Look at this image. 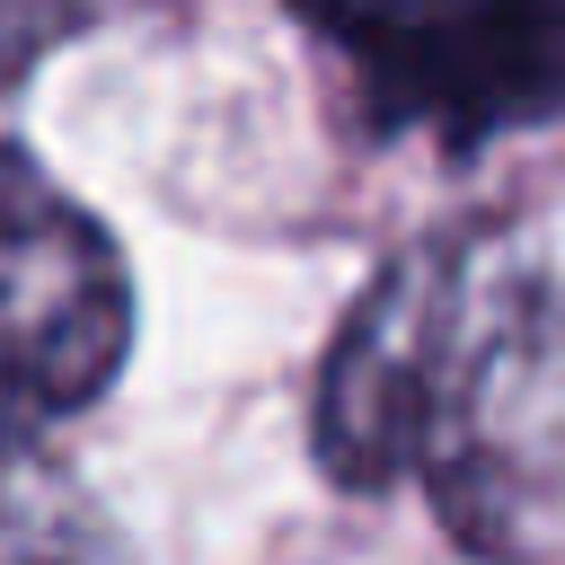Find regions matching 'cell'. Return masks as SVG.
Instances as JSON below:
<instances>
[{
    "instance_id": "1",
    "label": "cell",
    "mask_w": 565,
    "mask_h": 565,
    "mask_svg": "<svg viewBox=\"0 0 565 565\" xmlns=\"http://www.w3.org/2000/svg\"><path fill=\"white\" fill-rule=\"evenodd\" d=\"M406 477L486 565H547L565 547V291L539 256L441 238Z\"/></svg>"
},
{
    "instance_id": "2",
    "label": "cell",
    "mask_w": 565,
    "mask_h": 565,
    "mask_svg": "<svg viewBox=\"0 0 565 565\" xmlns=\"http://www.w3.org/2000/svg\"><path fill=\"white\" fill-rule=\"evenodd\" d=\"M132 353V274L35 150L0 141V459L88 415Z\"/></svg>"
},
{
    "instance_id": "3",
    "label": "cell",
    "mask_w": 565,
    "mask_h": 565,
    "mask_svg": "<svg viewBox=\"0 0 565 565\" xmlns=\"http://www.w3.org/2000/svg\"><path fill=\"white\" fill-rule=\"evenodd\" d=\"M380 124L486 141L565 106V44L539 0H291Z\"/></svg>"
},
{
    "instance_id": "4",
    "label": "cell",
    "mask_w": 565,
    "mask_h": 565,
    "mask_svg": "<svg viewBox=\"0 0 565 565\" xmlns=\"http://www.w3.org/2000/svg\"><path fill=\"white\" fill-rule=\"evenodd\" d=\"M433 274H441V238L388 256L371 274V291L344 309V327H335V344L318 362L309 441H318V468L344 494H380L415 459V380H424Z\"/></svg>"
},
{
    "instance_id": "5",
    "label": "cell",
    "mask_w": 565,
    "mask_h": 565,
    "mask_svg": "<svg viewBox=\"0 0 565 565\" xmlns=\"http://www.w3.org/2000/svg\"><path fill=\"white\" fill-rule=\"evenodd\" d=\"M0 565H124L115 521L44 459H0Z\"/></svg>"
},
{
    "instance_id": "6",
    "label": "cell",
    "mask_w": 565,
    "mask_h": 565,
    "mask_svg": "<svg viewBox=\"0 0 565 565\" xmlns=\"http://www.w3.org/2000/svg\"><path fill=\"white\" fill-rule=\"evenodd\" d=\"M547 9V26H556V44H565V0H539Z\"/></svg>"
}]
</instances>
